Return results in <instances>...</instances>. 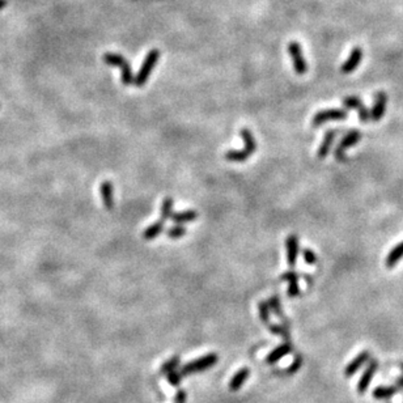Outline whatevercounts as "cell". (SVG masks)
Returning <instances> with one entry per match:
<instances>
[{
    "label": "cell",
    "mask_w": 403,
    "mask_h": 403,
    "mask_svg": "<svg viewBox=\"0 0 403 403\" xmlns=\"http://www.w3.org/2000/svg\"><path fill=\"white\" fill-rule=\"evenodd\" d=\"M240 133L243 139V143H245V147L242 149H231V151L226 152V154H224L226 160L232 161V163H243L257 149V142H255L252 131L249 128H241Z\"/></svg>",
    "instance_id": "obj_1"
},
{
    "label": "cell",
    "mask_w": 403,
    "mask_h": 403,
    "mask_svg": "<svg viewBox=\"0 0 403 403\" xmlns=\"http://www.w3.org/2000/svg\"><path fill=\"white\" fill-rule=\"evenodd\" d=\"M102 59H104V62L106 63V64L121 70L122 83L125 84V85H130V84L133 83L135 76L132 75V70H131L130 63L127 62V59H126L123 55L116 53H105Z\"/></svg>",
    "instance_id": "obj_2"
},
{
    "label": "cell",
    "mask_w": 403,
    "mask_h": 403,
    "mask_svg": "<svg viewBox=\"0 0 403 403\" xmlns=\"http://www.w3.org/2000/svg\"><path fill=\"white\" fill-rule=\"evenodd\" d=\"M159 59H160V51H159L158 49H153V50L148 51V54L145 55L144 62H143L142 67H140L139 72H138V75L135 76V80H133V84H135L138 88H140V86H143L147 83V80H148L149 76H151L152 71H153L154 65L159 62Z\"/></svg>",
    "instance_id": "obj_3"
},
{
    "label": "cell",
    "mask_w": 403,
    "mask_h": 403,
    "mask_svg": "<svg viewBox=\"0 0 403 403\" xmlns=\"http://www.w3.org/2000/svg\"><path fill=\"white\" fill-rule=\"evenodd\" d=\"M219 362V356L216 353H208V355L201 356L199 359L194 360V362L187 363L186 365L181 368V373L182 376H186V374H193V373H199V372H205L207 369H210L211 367L216 365V363Z\"/></svg>",
    "instance_id": "obj_4"
},
{
    "label": "cell",
    "mask_w": 403,
    "mask_h": 403,
    "mask_svg": "<svg viewBox=\"0 0 403 403\" xmlns=\"http://www.w3.org/2000/svg\"><path fill=\"white\" fill-rule=\"evenodd\" d=\"M288 53H289L290 59H292V63H294V69L295 71H296V74H306V72H308V62H306L304 55H302L301 46H300L299 42H289V44H288Z\"/></svg>",
    "instance_id": "obj_5"
},
{
    "label": "cell",
    "mask_w": 403,
    "mask_h": 403,
    "mask_svg": "<svg viewBox=\"0 0 403 403\" xmlns=\"http://www.w3.org/2000/svg\"><path fill=\"white\" fill-rule=\"evenodd\" d=\"M347 118V111L342 109H327V110H321L317 114H315L311 125L313 126H320L322 123L331 121H344Z\"/></svg>",
    "instance_id": "obj_6"
},
{
    "label": "cell",
    "mask_w": 403,
    "mask_h": 403,
    "mask_svg": "<svg viewBox=\"0 0 403 403\" xmlns=\"http://www.w3.org/2000/svg\"><path fill=\"white\" fill-rule=\"evenodd\" d=\"M360 138H362V133L356 130H352V131H350L348 133H346L343 139H342L341 144H339L338 147H337V149H335V153H334L335 159L339 161L346 160V153H344V152H346V149L351 148L352 145H355L356 143L359 142Z\"/></svg>",
    "instance_id": "obj_7"
},
{
    "label": "cell",
    "mask_w": 403,
    "mask_h": 403,
    "mask_svg": "<svg viewBox=\"0 0 403 403\" xmlns=\"http://www.w3.org/2000/svg\"><path fill=\"white\" fill-rule=\"evenodd\" d=\"M343 105L346 107H348V109L356 110L357 114H359L360 121H362L363 123H367V122H369V119H371V113H369V110L365 107V105L363 104V101L360 100L359 97H356V96L346 97L343 100Z\"/></svg>",
    "instance_id": "obj_8"
},
{
    "label": "cell",
    "mask_w": 403,
    "mask_h": 403,
    "mask_svg": "<svg viewBox=\"0 0 403 403\" xmlns=\"http://www.w3.org/2000/svg\"><path fill=\"white\" fill-rule=\"evenodd\" d=\"M377 368H378L377 360H371L369 364H368L367 369L364 371V373L360 377L359 383H357V393H359V394H364L365 391L368 390V388H369V385H371L372 383V378H373L374 373H376Z\"/></svg>",
    "instance_id": "obj_9"
},
{
    "label": "cell",
    "mask_w": 403,
    "mask_h": 403,
    "mask_svg": "<svg viewBox=\"0 0 403 403\" xmlns=\"http://www.w3.org/2000/svg\"><path fill=\"white\" fill-rule=\"evenodd\" d=\"M285 246H287V261L290 267L296 266L297 257H299V237L296 234H289L285 240Z\"/></svg>",
    "instance_id": "obj_10"
},
{
    "label": "cell",
    "mask_w": 403,
    "mask_h": 403,
    "mask_svg": "<svg viewBox=\"0 0 403 403\" xmlns=\"http://www.w3.org/2000/svg\"><path fill=\"white\" fill-rule=\"evenodd\" d=\"M386 101H388L386 93L384 92L377 93L376 98H374L373 107H372V111H371V119L378 122L379 119L383 118L386 110Z\"/></svg>",
    "instance_id": "obj_11"
},
{
    "label": "cell",
    "mask_w": 403,
    "mask_h": 403,
    "mask_svg": "<svg viewBox=\"0 0 403 403\" xmlns=\"http://www.w3.org/2000/svg\"><path fill=\"white\" fill-rule=\"evenodd\" d=\"M369 357H371V352H369V351H363L362 353H359V355L356 356L355 359L346 367V369H344V376L346 377L353 376V374L359 371L360 368L369 360Z\"/></svg>",
    "instance_id": "obj_12"
},
{
    "label": "cell",
    "mask_w": 403,
    "mask_h": 403,
    "mask_svg": "<svg viewBox=\"0 0 403 403\" xmlns=\"http://www.w3.org/2000/svg\"><path fill=\"white\" fill-rule=\"evenodd\" d=\"M363 59V50L360 48H355L351 51L350 57L342 65V72L343 74H350V72L355 71L357 69V65L360 64Z\"/></svg>",
    "instance_id": "obj_13"
},
{
    "label": "cell",
    "mask_w": 403,
    "mask_h": 403,
    "mask_svg": "<svg viewBox=\"0 0 403 403\" xmlns=\"http://www.w3.org/2000/svg\"><path fill=\"white\" fill-rule=\"evenodd\" d=\"M290 351H292V344H290L289 342H285V343L276 347L275 350H273L268 355H267L266 363L270 365L275 364V363H278L279 360L283 359L284 356H287L288 353H290Z\"/></svg>",
    "instance_id": "obj_14"
},
{
    "label": "cell",
    "mask_w": 403,
    "mask_h": 403,
    "mask_svg": "<svg viewBox=\"0 0 403 403\" xmlns=\"http://www.w3.org/2000/svg\"><path fill=\"white\" fill-rule=\"evenodd\" d=\"M100 191H101V198H102V201H104L105 208H107V210H111V208L114 207L113 184H111L110 181H104L102 184H101Z\"/></svg>",
    "instance_id": "obj_15"
},
{
    "label": "cell",
    "mask_w": 403,
    "mask_h": 403,
    "mask_svg": "<svg viewBox=\"0 0 403 403\" xmlns=\"http://www.w3.org/2000/svg\"><path fill=\"white\" fill-rule=\"evenodd\" d=\"M249 374H250L249 368H248V367L241 368L240 371H238L237 373L234 374V376L232 377L231 381H229V390H231V391L240 390V389L242 388L243 384L246 383V379H248Z\"/></svg>",
    "instance_id": "obj_16"
},
{
    "label": "cell",
    "mask_w": 403,
    "mask_h": 403,
    "mask_svg": "<svg viewBox=\"0 0 403 403\" xmlns=\"http://www.w3.org/2000/svg\"><path fill=\"white\" fill-rule=\"evenodd\" d=\"M335 135H337V131H334V130H330L325 133L322 143H321V145H320V149H318V152H317L318 158L325 159L327 154H329L330 149H331L332 143H334Z\"/></svg>",
    "instance_id": "obj_17"
},
{
    "label": "cell",
    "mask_w": 403,
    "mask_h": 403,
    "mask_svg": "<svg viewBox=\"0 0 403 403\" xmlns=\"http://www.w3.org/2000/svg\"><path fill=\"white\" fill-rule=\"evenodd\" d=\"M198 211L195 210H186L182 212H173L172 220L175 224H185V222H191L198 219Z\"/></svg>",
    "instance_id": "obj_18"
},
{
    "label": "cell",
    "mask_w": 403,
    "mask_h": 403,
    "mask_svg": "<svg viewBox=\"0 0 403 403\" xmlns=\"http://www.w3.org/2000/svg\"><path fill=\"white\" fill-rule=\"evenodd\" d=\"M403 258V241L402 242L397 243V245L393 248L390 253L386 257V267L388 268H393L400 259Z\"/></svg>",
    "instance_id": "obj_19"
},
{
    "label": "cell",
    "mask_w": 403,
    "mask_h": 403,
    "mask_svg": "<svg viewBox=\"0 0 403 403\" xmlns=\"http://www.w3.org/2000/svg\"><path fill=\"white\" fill-rule=\"evenodd\" d=\"M164 226H165V221L163 220H158L156 222H153L152 226H149L148 228L145 229L144 233H143V238L144 240H154V238L160 236L164 231Z\"/></svg>",
    "instance_id": "obj_20"
},
{
    "label": "cell",
    "mask_w": 403,
    "mask_h": 403,
    "mask_svg": "<svg viewBox=\"0 0 403 403\" xmlns=\"http://www.w3.org/2000/svg\"><path fill=\"white\" fill-rule=\"evenodd\" d=\"M398 388L397 386H377L376 389L373 390V398L376 399H388V398H391L393 395L397 393Z\"/></svg>",
    "instance_id": "obj_21"
},
{
    "label": "cell",
    "mask_w": 403,
    "mask_h": 403,
    "mask_svg": "<svg viewBox=\"0 0 403 403\" xmlns=\"http://www.w3.org/2000/svg\"><path fill=\"white\" fill-rule=\"evenodd\" d=\"M173 206H174V200L173 198H165L163 201V206H161V220L163 221H166L168 219H172L173 215Z\"/></svg>",
    "instance_id": "obj_22"
},
{
    "label": "cell",
    "mask_w": 403,
    "mask_h": 403,
    "mask_svg": "<svg viewBox=\"0 0 403 403\" xmlns=\"http://www.w3.org/2000/svg\"><path fill=\"white\" fill-rule=\"evenodd\" d=\"M180 363H181L180 356H173L172 359H169L166 363H164L163 367H161V369H160V372L164 374H168L169 372L175 371L178 365H180Z\"/></svg>",
    "instance_id": "obj_23"
},
{
    "label": "cell",
    "mask_w": 403,
    "mask_h": 403,
    "mask_svg": "<svg viewBox=\"0 0 403 403\" xmlns=\"http://www.w3.org/2000/svg\"><path fill=\"white\" fill-rule=\"evenodd\" d=\"M185 234H186V228H185L184 226H181V224H175V226L170 227V228L166 231V236L169 238H174V240L184 237Z\"/></svg>",
    "instance_id": "obj_24"
},
{
    "label": "cell",
    "mask_w": 403,
    "mask_h": 403,
    "mask_svg": "<svg viewBox=\"0 0 403 403\" xmlns=\"http://www.w3.org/2000/svg\"><path fill=\"white\" fill-rule=\"evenodd\" d=\"M268 305H270V309L271 310L275 313L276 316H278L279 318H282V320H284V316H283V310H282V305H280V300H279V297L276 296V295H274V296H271V299L268 300Z\"/></svg>",
    "instance_id": "obj_25"
},
{
    "label": "cell",
    "mask_w": 403,
    "mask_h": 403,
    "mask_svg": "<svg viewBox=\"0 0 403 403\" xmlns=\"http://www.w3.org/2000/svg\"><path fill=\"white\" fill-rule=\"evenodd\" d=\"M258 310H259V317H261L262 322L266 323V325H268V323H270V305H268V302H266V301L259 302Z\"/></svg>",
    "instance_id": "obj_26"
},
{
    "label": "cell",
    "mask_w": 403,
    "mask_h": 403,
    "mask_svg": "<svg viewBox=\"0 0 403 403\" xmlns=\"http://www.w3.org/2000/svg\"><path fill=\"white\" fill-rule=\"evenodd\" d=\"M268 330H270V331L273 332V334L282 335V337L285 339V341H288V338H289V332H288L287 327H285V326H280V325H274V323H268Z\"/></svg>",
    "instance_id": "obj_27"
},
{
    "label": "cell",
    "mask_w": 403,
    "mask_h": 403,
    "mask_svg": "<svg viewBox=\"0 0 403 403\" xmlns=\"http://www.w3.org/2000/svg\"><path fill=\"white\" fill-rule=\"evenodd\" d=\"M302 258H304V261L306 262L308 264H310V266H313V264L317 263L318 258H317V254H316L315 252L311 249H304L302 250Z\"/></svg>",
    "instance_id": "obj_28"
},
{
    "label": "cell",
    "mask_w": 403,
    "mask_h": 403,
    "mask_svg": "<svg viewBox=\"0 0 403 403\" xmlns=\"http://www.w3.org/2000/svg\"><path fill=\"white\" fill-rule=\"evenodd\" d=\"M166 379H168V383H169L170 385L178 386V385H180V384H181V381H182V373H181V372L172 371V372H169V373L166 374Z\"/></svg>",
    "instance_id": "obj_29"
},
{
    "label": "cell",
    "mask_w": 403,
    "mask_h": 403,
    "mask_svg": "<svg viewBox=\"0 0 403 403\" xmlns=\"http://www.w3.org/2000/svg\"><path fill=\"white\" fill-rule=\"evenodd\" d=\"M301 365H302V356L301 355L295 356V360H294V362H292V364H290L289 367L287 368V371H285V373H287V374L296 373V372L299 371L300 368H301Z\"/></svg>",
    "instance_id": "obj_30"
},
{
    "label": "cell",
    "mask_w": 403,
    "mask_h": 403,
    "mask_svg": "<svg viewBox=\"0 0 403 403\" xmlns=\"http://www.w3.org/2000/svg\"><path fill=\"white\" fill-rule=\"evenodd\" d=\"M288 296L289 297H296L300 295V287H299V279H294L289 282V287H288Z\"/></svg>",
    "instance_id": "obj_31"
},
{
    "label": "cell",
    "mask_w": 403,
    "mask_h": 403,
    "mask_svg": "<svg viewBox=\"0 0 403 403\" xmlns=\"http://www.w3.org/2000/svg\"><path fill=\"white\" fill-rule=\"evenodd\" d=\"M186 398H187V394H186V391L185 390H178L177 391V394H175V397H174V403H185V400H186Z\"/></svg>",
    "instance_id": "obj_32"
},
{
    "label": "cell",
    "mask_w": 403,
    "mask_h": 403,
    "mask_svg": "<svg viewBox=\"0 0 403 403\" xmlns=\"http://www.w3.org/2000/svg\"><path fill=\"white\" fill-rule=\"evenodd\" d=\"M282 279L283 280H288V282H290V280H294V279H299V274H297L296 271H285V273L282 275Z\"/></svg>",
    "instance_id": "obj_33"
},
{
    "label": "cell",
    "mask_w": 403,
    "mask_h": 403,
    "mask_svg": "<svg viewBox=\"0 0 403 403\" xmlns=\"http://www.w3.org/2000/svg\"><path fill=\"white\" fill-rule=\"evenodd\" d=\"M395 386L398 388V390H402L403 389V376L399 377V378L397 379V383H395Z\"/></svg>",
    "instance_id": "obj_34"
},
{
    "label": "cell",
    "mask_w": 403,
    "mask_h": 403,
    "mask_svg": "<svg viewBox=\"0 0 403 403\" xmlns=\"http://www.w3.org/2000/svg\"><path fill=\"white\" fill-rule=\"evenodd\" d=\"M7 4H8V0H0V11L6 8Z\"/></svg>",
    "instance_id": "obj_35"
},
{
    "label": "cell",
    "mask_w": 403,
    "mask_h": 403,
    "mask_svg": "<svg viewBox=\"0 0 403 403\" xmlns=\"http://www.w3.org/2000/svg\"><path fill=\"white\" fill-rule=\"evenodd\" d=\"M400 367H402V369H403V364H402V365H400Z\"/></svg>",
    "instance_id": "obj_36"
}]
</instances>
